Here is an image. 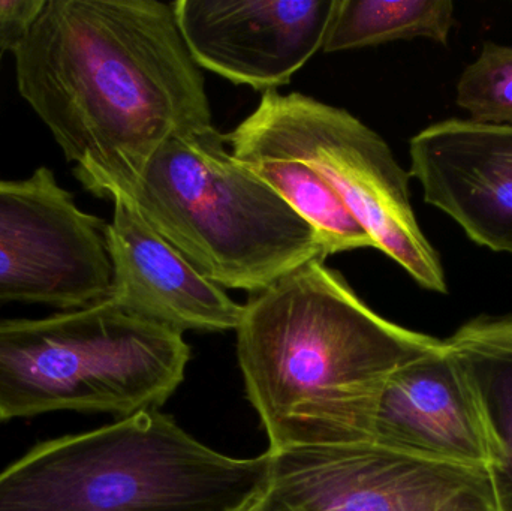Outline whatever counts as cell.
I'll use <instances>...</instances> for the list:
<instances>
[{
  "label": "cell",
  "instance_id": "8",
  "mask_svg": "<svg viewBox=\"0 0 512 511\" xmlns=\"http://www.w3.org/2000/svg\"><path fill=\"white\" fill-rule=\"evenodd\" d=\"M107 225L42 167L0 180V302L80 309L110 299Z\"/></svg>",
  "mask_w": 512,
  "mask_h": 511
},
{
  "label": "cell",
  "instance_id": "11",
  "mask_svg": "<svg viewBox=\"0 0 512 511\" xmlns=\"http://www.w3.org/2000/svg\"><path fill=\"white\" fill-rule=\"evenodd\" d=\"M424 201L484 248L512 254V126L448 119L409 143Z\"/></svg>",
  "mask_w": 512,
  "mask_h": 511
},
{
  "label": "cell",
  "instance_id": "1",
  "mask_svg": "<svg viewBox=\"0 0 512 511\" xmlns=\"http://www.w3.org/2000/svg\"><path fill=\"white\" fill-rule=\"evenodd\" d=\"M12 53L21 96L98 197L128 191L174 135L213 126L173 2L47 0Z\"/></svg>",
  "mask_w": 512,
  "mask_h": 511
},
{
  "label": "cell",
  "instance_id": "18",
  "mask_svg": "<svg viewBox=\"0 0 512 511\" xmlns=\"http://www.w3.org/2000/svg\"><path fill=\"white\" fill-rule=\"evenodd\" d=\"M258 498H256L255 501H252V503L249 504V506H246L245 509L240 511H264L261 509V506H259Z\"/></svg>",
  "mask_w": 512,
  "mask_h": 511
},
{
  "label": "cell",
  "instance_id": "4",
  "mask_svg": "<svg viewBox=\"0 0 512 511\" xmlns=\"http://www.w3.org/2000/svg\"><path fill=\"white\" fill-rule=\"evenodd\" d=\"M117 195L224 290L255 294L327 258L312 225L234 158L215 126L165 141Z\"/></svg>",
  "mask_w": 512,
  "mask_h": 511
},
{
  "label": "cell",
  "instance_id": "2",
  "mask_svg": "<svg viewBox=\"0 0 512 511\" xmlns=\"http://www.w3.org/2000/svg\"><path fill=\"white\" fill-rule=\"evenodd\" d=\"M236 332L270 453L372 443L391 375L442 345L376 314L325 260L251 294Z\"/></svg>",
  "mask_w": 512,
  "mask_h": 511
},
{
  "label": "cell",
  "instance_id": "17",
  "mask_svg": "<svg viewBox=\"0 0 512 511\" xmlns=\"http://www.w3.org/2000/svg\"><path fill=\"white\" fill-rule=\"evenodd\" d=\"M47 0H0V51H14Z\"/></svg>",
  "mask_w": 512,
  "mask_h": 511
},
{
  "label": "cell",
  "instance_id": "9",
  "mask_svg": "<svg viewBox=\"0 0 512 511\" xmlns=\"http://www.w3.org/2000/svg\"><path fill=\"white\" fill-rule=\"evenodd\" d=\"M177 23L201 69L276 90L324 47L336 0H177Z\"/></svg>",
  "mask_w": 512,
  "mask_h": 511
},
{
  "label": "cell",
  "instance_id": "16",
  "mask_svg": "<svg viewBox=\"0 0 512 511\" xmlns=\"http://www.w3.org/2000/svg\"><path fill=\"white\" fill-rule=\"evenodd\" d=\"M456 102L469 120L512 126V47L486 42L457 83Z\"/></svg>",
  "mask_w": 512,
  "mask_h": 511
},
{
  "label": "cell",
  "instance_id": "13",
  "mask_svg": "<svg viewBox=\"0 0 512 511\" xmlns=\"http://www.w3.org/2000/svg\"><path fill=\"white\" fill-rule=\"evenodd\" d=\"M445 344L474 378L495 441L496 506L512 511V315L474 318Z\"/></svg>",
  "mask_w": 512,
  "mask_h": 511
},
{
  "label": "cell",
  "instance_id": "12",
  "mask_svg": "<svg viewBox=\"0 0 512 511\" xmlns=\"http://www.w3.org/2000/svg\"><path fill=\"white\" fill-rule=\"evenodd\" d=\"M107 245L113 264L110 302L176 332L236 330L243 306L168 243L131 200L114 195Z\"/></svg>",
  "mask_w": 512,
  "mask_h": 511
},
{
  "label": "cell",
  "instance_id": "15",
  "mask_svg": "<svg viewBox=\"0 0 512 511\" xmlns=\"http://www.w3.org/2000/svg\"><path fill=\"white\" fill-rule=\"evenodd\" d=\"M453 26L450 0H336L322 51L358 50L415 38L447 44Z\"/></svg>",
  "mask_w": 512,
  "mask_h": 511
},
{
  "label": "cell",
  "instance_id": "5",
  "mask_svg": "<svg viewBox=\"0 0 512 511\" xmlns=\"http://www.w3.org/2000/svg\"><path fill=\"white\" fill-rule=\"evenodd\" d=\"M189 359L183 333L110 300L41 320L0 321V422L56 411L125 419L161 410Z\"/></svg>",
  "mask_w": 512,
  "mask_h": 511
},
{
  "label": "cell",
  "instance_id": "3",
  "mask_svg": "<svg viewBox=\"0 0 512 511\" xmlns=\"http://www.w3.org/2000/svg\"><path fill=\"white\" fill-rule=\"evenodd\" d=\"M271 456L204 446L161 410L44 441L0 471V511H240Z\"/></svg>",
  "mask_w": 512,
  "mask_h": 511
},
{
  "label": "cell",
  "instance_id": "10",
  "mask_svg": "<svg viewBox=\"0 0 512 511\" xmlns=\"http://www.w3.org/2000/svg\"><path fill=\"white\" fill-rule=\"evenodd\" d=\"M372 443L430 461L487 468L496 447L474 378L445 341L385 384Z\"/></svg>",
  "mask_w": 512,
  "mask_h": 511
},
{
  "label": "cell",
  "instance_id": "14",
  "mask_svg": "<svg viewBox=\"0 0 512 511\" xmlns=\"http://www.w3.org/2000/svg\"><path fill=\"white\" fill-rule=\"evenodd\" d=\"M234 158L273 188L307 224L312 225L325 254L375 248L367 231L346 209L333 189L300 159L233 131L225 135Z\"/></svg>",
  "mask_w": 512,
  "mask_h": 511
},
{
  "label": "cell",
  "instance_id": "7",
  "mask_svg": "<svg viewBox=\"0 0 512 511\" xmlns=\"http://www.w3.org/2000/svg\"><path fill=\"white\" fill-rule=\"evenodd\" d=\"M270 456V477L258 498L264 511H498L487 468L430 461L375 443Z\"/></svg>",
  "mask_w": 512,
  "mask_h": 511
},
{
  "label": "cell",
  "instance_id": "6",
  "mask_svg": "<svg viewBox=\"0 0 512 511\" xmlns=\"http://www.w3.org/2000/svg\"><path fill=\"white\" fill-rule=\"evenodd\" d=\"M234 134L309 165L343 201L378 251L424 290L447 293L438 252L415 218L411 174L378 132L343 108L301 93L268 90Z\"/></svg>",
  "mask_w": 512,
  "mask_h": 511
}]
</instances>
